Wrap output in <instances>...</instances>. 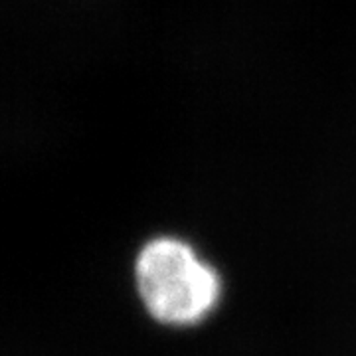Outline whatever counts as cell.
<instances>
[{
    "label": "cell",
    "instance_id": "1",
    "mask_svg": "<svg viewBox=\"0 0 356 356\" xmlns=\"http://www.w3.org/2000/svg\"><path fill=\"white\" fill-rule=\"evenodd\" d=\"M135 283L151 317L165 325H196L216 309L222 281L214 267L178 238H154L137 255Z\"/></svg>",
    "mask_w": 356,
    "mask_h": 356
}]
</instances>
